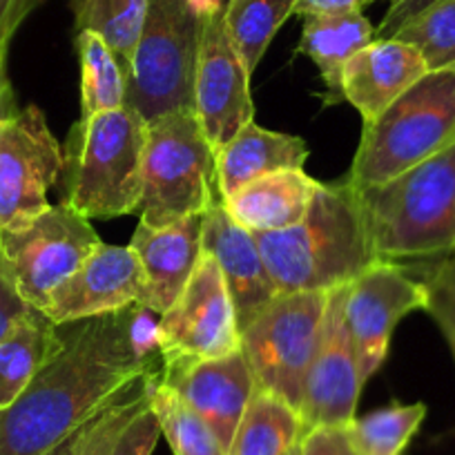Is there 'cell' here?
Segmentation results:
<instances>
[{"mask_svg": "<svg viewBox=\"0 0 455 455\" xmlns=\"http://www.w3.org/2000/svg\"><path fill=\"white\" fill-rule=\"evenodd\" d=\"M132 304L146 306V279L137 255L130 246L100 243L85 264L52 292L41 313L63 326Z\"/></svg>", "mask_w": 455, "mask_h": 455, "instance_id": "9a60e30c", "label": "cell"}, {"mask_svg": "<svg viewBox=\"0 0 455 455\" xmlns=\"http://www.w3.org/2000/svg\"><path fill=\"white\" fill-rule=\"evenodd\" d=\"M378 38L375 25L362 12H332V14L301 16L299 52L319 69L326 85V103H341V72L348 60Z\"/></svg>", "mask_w": 455, "mask_h": 455, "instance_id": "603a6c76", "label": "cell"}, {"mask_svg": "<svg viewBox=\"0 0 455 455\" xmlns=\"http://www.w3.org/2000/svg\"><path fill=\"white\" fill-rule=\"evenodd\" d=\"M41 0H16L14 10H12V19H10V32L14 36V32L19 29V25L28 19L29 12L38 5Z\"/></svg>", "mask_w": 455, "mask_h": 455, "instance_id": "74e56055", "label": "cell"}, {"mask_svg": "<svg viewBox=\"0 0 455 455\" xmlns=\"http://www.w3.org/2000/svg\"><path fill=\"white\" fill-rule=\"evenodd\" d=\"M251 76L228 38L223 7L204 19L195 74V114L214 155L255 121Z\"/></svg>", "mask_w": 455, "mask_h": 455, "instance_id": "4fadbf2b", "label": "cell"}, {"mask_svg": "<svg viewBox=\"0 0 455 455\" xmlns=\"http://www.w3.org/2000/svg\"><path fill=\"white\" fill-rule=\"evenodd\" d=\"M301 437L299 413L282 397L257 388L228 455H288Z\"/></svg>", "mask_w": 455, "mask_h": 455, "instance_id": "d4e9b609", "label": "cell"}, {"mask_svg": "<svg viewBox=\"0 0 455 455\" xmlns=\"http://www.w3.org/2000/svg\"><path fill=\"white\" fill-rule=\"evenodd\" d=\"M279 295L347 286L378 261L357 190L341 179L322 183L297 226L255 235Z\"/></svg>", "mask_w": 455, "mask_h": 455, "instance_id": "7a4b0ae2", "label": "cell"}, {"mask_svg": "<svg viewBox=\"0 0 455 455\" xmlns=\"http://www.w3.org/2000/svg\"><path fill=\"white\" fill-rule=\"evenodd\" d=\"M322 183L299 170H282L255 179L221 199L223 208L252 235L279 233L297 226L308 212Z\"/></svg>", "mask_w": 455, "mask_h": 455, "instance_id": "ffe728a7", "label": "cell"}, {"mask_svg": "<svg viewBox=\"0 0 455 455\" xmlns=\"http://www.w3.org/2000/svg\"><path fill=\"white\" fill-rule=\"evenodd\" d=\"M347 291L348 283L328 292L322 337L301 393V433L317 427L347 428L355 419L364 382H362L351 332L344 319Z\"/></svg>", "mask_w": 455, "mask_h": 455, "instance_id": "5bb4252c", "label": "cell"}, {"mask_svg": "<svg viewBox=\"0 0 455 455\" xmlns=\"http://www.w3.org/2000/svg\"><path fill=\"white\" fill-rule=\"evenodd\" d=\"M371 0H297L295 14H332V12H362Z\"/></svg>", "mask_w": 455, "mask_h": 455, "instance_id": "d590c367", "label": "cell"}, {"mask_svg": "<svg viewBox=\"0 0 455 455\" xmlns=\"http://www.w3.org/2000/svg\"><path fill=\"white\" fill-rule=\"evenodd\" d=\"M288 455H299V451H297V446H295V449H292L291 453H288Z\"/></svg>", "mask_w": 455, "mask_h": 455, "instance_id": "60d3db41", "label": "cell"}, {"mask_svg": "<svg viewBox=\"0 0 455 455\" xmlns=\"http://www.w3.org/2000/svg\"><path fill=\"white\" fill-rule=\"evenodd\" d=\"M205 16L192 0H150L125 78V108L146 121L195 112L196 56Z\"/></svg>", "mask_w": 455, "mask_h": 455, "instance_id": "52a82bcc", "label": "cell"}, {"mask_svg": "<svg viewBox=\"0 0 455 455\" xmlns=\"http://www.w3.org/2000/svg\"><path fill=\"white\" fill-rule=\"evenodd\" d=\"M159 366L146 373V391L172 455H228L208 422L159 378Z\"/></svg>", "mask_w": 455, "mask_h": 455, "instance_id": "484cf974", "label": "cell"}, {"mask_svg": "<svg viewBox=\"0 0 455 455\" xmlns=\"http://www.w3.org/2000/svg\"><path fill=\"white\" fill-rule=\"evenodd\" d=\"M415 310H427L422 279L406 273L404 266L375 261L348 283L344 319L351 332L362 382H369L384 364L395 326Z\"/></svg>", "mask_w": 455, "mask_h": 455, "instance_id": "7c38bea8", "label": "cell"}, {"mask_svg": "<svg viewBox=\"0 0 455 455\" xmlns=\"http://www.w3.org/2000/svg\"><path fill=\"white\" fill-rule=\"evenodd\" d=\"M130 248L146 279V306L164 315L179 299L204 257V214L164 228L139 221Z\"/></svg>", "mask_w": 455, "mask_h": 455, "instance_id": "ac0fdd59", "label": "cell"}, {"mask_svg": "<svg viewBox=\"0 0 455 455\" xmlns=\"http://www.w3.org/2000/svg\"><path fill=\"white\" fill-rule=\"evenodd\" d=\"M161 437L146 391V375L85 422L76 455H152Z\"/></svg>", "mask_w": 455, "mask_h": 455, "instance_id": "44dd1931", "label": "cell"}, {"mask_svg": "<svg viewBox=\"0 0 455 455\" xmlns=\"http://www.w3.org/2000/svg\"><path fill=\"white\" fill-rule=\"evenodd\" d=\"M223 3H226V0H223Z\"/></svg>", "mask_w": 455, "mask_h": 455, "instance_id": "7bdbcfd3", "label": "cell"}, {"mask_svg": "<svg viewBox=\"0 0 455 455\" xmlns=\"http://www.w3.org/2000/svg\"><path fill=\"white\" fill-rule=\"evenodd\" d=\"M427 72V63L413 45L400 38H375L347 63L341 92L369 125Z\"/></svg>", "mask_w": 455, "mask_h": 455, "instance_id": "d6986e66", "label": "cell"}, {"mask_svg": "<svg viewBox=\"0 0 455 455\" xmlns=\"http://www.w3.org/2000/svg\"><path fill=\"white\" fill-rule=\"evenodd\" d=\"M453 252H455V251H453Z\"/></svg>", "mask_w": 455, "mask_h": 455, "instance_id": "ee69618b", "label": "cell"}, {"mask_svg": "<svg viewBox=\"0 0 455 455\" xmlns=\"http://www.w3.org/2000/svg\"><path fill=\"white\" fill-rule=\"evenodd\" d=\"M134 306L60 326V351L0 409V455H45L161 364L137 353Z\"/></svg>", "mask_w": 455, "mask_h": 455, "instance_id": "6da1fadb", "label": "cell"}, {"mask_svg": "<svg viewBox=\"0 0 455 455\" xmlns=\"http://www.w3.org/2000/svg\"><path fill=\"white\" fill-rule=\"evenodd\" d=\"M29 310L32 306L25 304V299L14 288L5 264H3V252H0V337L5 335L19 319H23Z\"/></svg>", "mask_w": 455, "mask_h": 455, "instance_id": "836d02e7", "label": "cell"}, {"mask_svg": "<svg viewBox=\"0 0 455 455\" xmlns=\"http://www.w3.org/2000/svg\"><path fill=\"white\" fill-rule=\"evenodd\" d=\"M63 347L60 326L29 310L0 337V409L10 406Z\"/></svg>", "mask_w": 455, "mask_h": 455, "instance_id": "cb8c5ba5", "label": "cell"}, {"mask_svg": "<svg viewBox=\"0 0 455 455\" xmlns=\"http://www.w3.org/2000/svg\"><path fill=\"white\" fill-rule=\"evenodd\" d=\"M433 3H437V0H393V5L384 14L382 23L375 28V34H378V38H393L409 20L422 14Z\"/></svg>", "mask_w": 455, "mask_h": 455, "instance_id": "e575fe53", "label": "cell"}, {"mask_svg": "<svg viewBox=\"0 0 455 455\" xmlns=\"http://www.w3.org/2000/svg\"><path fill=\"white\" fill-rule=\"evenodd\" d=\"M16 0H0V43H10L12 32H10V19L12 10H14Z\"/></svg>", "mask_w": 455, "mask_h": 455, "instance_id": "f35d334b", "label": "cell"}, {"mask_svg": "<svg viewBox=\"0 0 455 455\" xmlns=\"http://www.w3.org/2000/svg\"><path fill=\"white\" fill-rule=\"evenodd\" d=\"M76 56L81 65V119L125 108V72L108 43L94 32L76 34Z\"/></svg>", "mask_w": 455, "mask_h": 455, "instance_id": "83f0119b", "label": "cell"}, {"mask_svg": "<svg viewBox=\"0 0 455 455\" xmlns=\"http://www.w3.org/2000/svg\"><path fill=\"white\" fill-rule=\"evenodd\" d=\"M297 0H226L223 25L248 72H255L270 41L295 14Z\"/></svg>", "mask_w": 455, "mask_h": 455, "instance_id": "f1b7e54d", "label": "cell"}, {"mask_svg": "<svg viewBox=\"0 0 455 455\" xmlns=\"http://www.w3.org/2000/svg\"><path fill=\"white\" fill-rule=\"evenodd\" d=\"M159 378L174 388L230 449L257 382L243 351L212 360L161 362Z\"/></svg>", "mask_w": 455, "mask_h": 455, "instance_id": "2e32d148", "label": "cell"}, {"mask_svg": "<svg viewBox=\"0 0 455 455\" xmlns=\"http://www.w3.org/2000/svg\"><path fill=\"white\" fill-rule=\"evenodd\" d=\"M427 418V404H391L355 418L347 427L360 455H402Z\"/></svg>", "mask_w": 455, "mask_h": 455, "instance_id": "f546056e", "label": "cell"}, {"mask_svg": "<svg viewBox=\"0 0 455 455\" xmlns=\"http://www.w3.org/2000/svg\"><path fill=\"white\" fill-rule=\"evenodd\" d=\"M7 45L10 43H0V124L19 112L14 90H12L10 76H7Z\"/></svg>", "mask_w": 455, "mask_h": 455, "instance_id": "8d00e7d4", "label": "cell"}, {"mask_svg": "<svg viewBox=\"0 0 455 455\" xmlns=\"http://www.w3.org/2000/svg\"><path fill=\"white\" fill-rule=\"evenodd\" d=\"M217 201V155L196 114L174 112L148 121L139 221L164 228L205 214Z\"/></svg>", "mask_w": 455, "mask_h": 455, "instance_id": "8992f818", "label": "cell"}, {"mask_svg": "<svg viewBox=\"0 0 455 455\" xmlns=\"http://www.w3.org/2000/svg\"><path fill=\"white\" fill-rule=\"evenodd\" d=\"M161 362L212 360L242 351L237 310L217 261L201 257L179 299L159 317Z\"/></svg>", "mask_w": 455, "mask_h": 455, "instance_id": "8fae6325", "label": "cell"}, {"mask_svg": "<svg viewBox=\"0 0 455 455\" xmlns=\"http://www.w3.org/2000/svg\"><path fill=\"white\" fill-rule=\"evenodd\" d=\"M433 261L435 264L422 279L427 288V313L444 332L455 357V252Z\"/></svg>", "mask_w": 455, "mask_h": 455, "instance_id": "1f68e13d", "label": "cell"}, {"mask_svg": "<svg viewBox=\"0 0 455 455\" xmlns=\"http://www.w3.org/2000/svg\"><path fill=\"white\" fill-rule=\"evenodd\" d=\"M393 38L413 45L428 72L455 69V0L433 3Z\"/></svg>", "mask_w": 455, "mask_h": 455, "instance_id": "4dcf8cb0", "label": "cell"}, {"mask_svg": "<svg viewBox=\"0 0 455 455\" xmlns=\"http://www.w3.org/2000/svg\"><path fill=\"white\" fill-rule=\"evenodd\" d=\"M328 292L279 295L242 331V351L255 375L257 388L286 400L297 413L306 375L322 337Z\"/></svg>", "mask_w": 455, "mask_h": 455, "instance_id": "ba28073f", "label": "cell"}, {"mask_svg": "<svg viewBox=\"0 0 455 455\" xmlns=\"http://www.w3.org/2000/svg\"><path fill=\"white\" fill-rule=\"evenodd\" d=\"M90 219L68 204L50 205L14 230H0V252L25 304L41 313L52 292L100 246Z\"/></svg>", "mask_w": 455, "mask_h": 455, "instance_id": "9c48e42d", "label": "cell"}, {"mask_svg": "<svg viewBox=\"0 0 455 455\" xmlns=\"http://www.w3.org/2000/svg\"><path fill=\"white\" fill-rule=\"evenodd\" d=\"M357 196L378 261H433L455 251V143Z\"/></svg>", "mask_w": 455, "mask_h": 455, "instance_id": "3957f363", "label": "cell"}, {"mask_svg": "<svg viewBox=\"0 0 455 455\" xmlns=\"http://www.w3.org/2000/svg\"><path fill=\"white\" fill-rule=\"evenodd\" d=\"M81 431V428H78ZM78 431L72 433V435L68 437V440L60 442L59 446H54L52 451H47L45 455H76V437H78Z\"/></svg>", "mask_w": 455, "mask_h": 455, "instance_id": "ab89813d", "label": "cell"}, {"mask_svg": "<svg viewBox=\"0 0 455 455\" xmlns=\"http://www.w3.org/2000/svg\"><path fill=\"white\" fill-rule=\"evenodd\" d=\"M204 252L217 261L237 310L239 331L279 297L255 235L226 212L221 201L204 214Z\"/></svg>", "mask_w": 455, "mask_h": 455, "instance_id": "e0dca14e", "label": "cell"}, {"mask_svg": "<svg viewBox=\"0 0 455 455\" xmlns=\"http://www.w3.org/2000/svg\"><path fill=\"white\" fill-rule=\"evenodd\" d=\"M455 143V69L427 72L387 112L364 125L347 181L379 186Z\"/></svg>", "mask_w": 455, "mask_h": 455, "instance_id": "5b68a950", "label": "cell"}, {"mask_svg": "<svg viewBox=\"0 0 455 455\" xmlns=\"http://www.w3.org/2000/svg\"><path fill=\"white\" fill-rule=\"evenodd\" d=\"M308 146L301 137L259 128L252 121L217 155L219 196L226 199L246 183L282 170L304 168Z\"/></svg>", "mask_w": 455, "mask_h": 455, "instance_id": "7402d4cb", "label": "cell"}, {"mask_svg": "<svg viewBox=\"0 0 455 455\" xmlns=\"http://www.w3.org/2000/svg\"><path fill=\"white\" fill-rule=\"evenodd\" d=\"M371 3H373V0H371Z\"/></svg>", "mask_w": 455, "mask_h": 455, "instance_id": "b9f144b4", "label": "cell"}, {"mask_svg": "<svg viewBox=\"0 0 455 455\" xmlns=\"http://www.w3.org/2000/svg\"><path fill=\"white\" fill-rule=\"evenodd\" d=\"M68 3L74 14L76 34H99L116 54L128 78L150 0H68Z\"/></svg>", "mask_w": 455, "mask_h": 455, "instance_id": "4316f807", "label": "cell"}, {"mask_svg": "<svg viewBox=\"0 0 455 455\" xmlns=\"http://www.w3.org/2000/svg\"><path fill=\"white\" fill-rule=\"evenodd\" d=\"M63 164V150L36 105L0 124V230L25 226L50 208L47 192Z\"/></svg>", "mask_w": 455, "mask_h": 455, "instance_id": "30bf717a", "label": "cell"}, {"mask_svg": "<svg viewBox=\"0 0 455 455\" xmlns=\"http://www.w3.org/2000/svg\"><path fill=\"white\" fill-rule=\"evenodd\" d=\"M148 121L130 108L78 121L63 164V201L85 219L139 212Z\"/></svg>", "mask_w": 455, "mask_h": 455, "instance_id": "277c9868", "label": "cell"}, {"mask_svg": "<svg viewBox=\"0 0 455 455\" xmlns=\"http://www.w3.org/2000/svg\"><path fill=\"white\" fill-rule=\"evenodd\" d=\"M297 451L299 455H360L341 427H317L301 433Z\"/></svg>", "mask_w": 455, "mask_h": 455, "instance_id": "d6a6232c", "label": "cell"}]
</instances>
